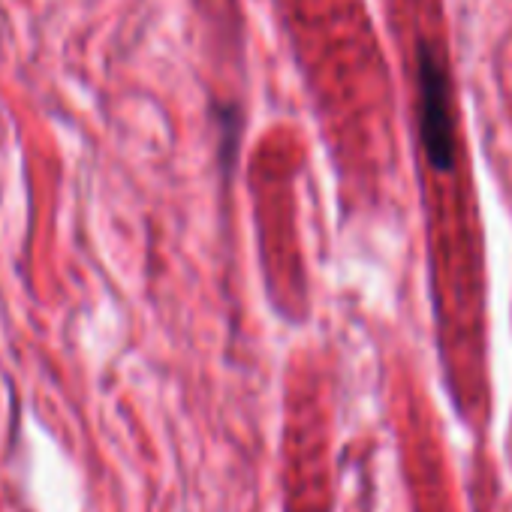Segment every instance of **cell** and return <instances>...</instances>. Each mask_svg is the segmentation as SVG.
I'll use <instances>...</instances> for the list:
<instances>
[{
	"label": "cell",
	"instance_id": "cell-2",
	"mask_svg": "<svg viewBox=\"0 0 512 512\" xmlns=\"http://www.w3.org/2000/svg\"><path fill=\"white\" fill-rule=\"evenodd\" d=\"M217 130H220V151H223V166L232 169V160H235V148H238V139H241V112L235 103H223L217 109Z\"/></svg>",
	"mask_w": 512,
	"mask_h": 512
},
{
	"label": "cell",
	"instance_id": "cell-1",
	"mask_svg": "<svg viewBox=\"0 0 512 512\" xmlns=\"http://www.w3.org/2000/svg\"><path fill=\"white\" fill-rule=\"evenodd\" d=\"M416 109L419 139L428 163L437 172H452L458 163V139L452 121V82L443 55L431 43H419L416 52Z\"/></svg>",
	"mask_w": 512,
	"mask_h": 512
}]
</instances>
